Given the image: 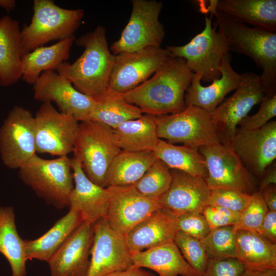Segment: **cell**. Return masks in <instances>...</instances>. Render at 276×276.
I'll list each match as a JSON object with an SVG mask.
<instances>
[{
  "label": "cell",
  "mask_w": 276,
  "mask_h": 276,
  "mask_svg": "<svg viewBox=\"0 0 276 276\" xmlns=\"http://www.w3.org/2000/svg\"><path fill=\"white\" fill-rule=\"evenodd\" d=\"M259 110L247 116L239 123L240 129L255 130L261 128L276 116V95L264 96Z\"/></svg>",
  "instance_id": "ab89813d"
},
{
  "label": "cell",
  "mask_w": 276,
  "mask_h": 276,
  "mask_svg": "<svg viewBox=\"0 0 276 276\" xmlns=\"http://www.w3.org/2000/svg\"><path fill=\"white\" fill-rule=\"evenodd\" d=\"M259 235L269 241L276 243V211L268 210L263 220Z\"/></svg>",
  "instance_id": "ee69618b"
},
{
  "label": "cell",
  "mask_w": 276,
  "mask_h": 276,
  "mask_svg": "<svg viewBox=\"0 0 276 276\" xmlns=\"http://www.w3.org/2000/svg\"><path fill=\"white\" fill-rule=\"evenodd\" d=\"M19 22L8 15L0 18V85L16 83L22 75Z\"/></svg>",
  "instance_id": "d4e9b609"
},
{
  "label": "cell",
  "mask_w": 276,
  "mask_h": 276,
  "mask_svg": "<svg viewBox=\"0 0 276 276\" xmlns=\"http://www.w3.org/2000/svg\"><path fill=\"white\" fill-rule=\"evenodd\" d=\"M156 159L152 151L121 150L109 167L105 188L133 186Z\"/></svg>",
  "instance_id": "4dcf8cb0"
},
{
  "label": "cell",
  "mask_w": 276,
  "mask_h": 276,
  "mask_svg": "<svg viewBox=\"0 0 276 276\" xmlns=\"http://www.w3.org/2000/svg\"><path fill=\"white\" fill-rule=\"evenodd\" d=\"M158 139L171 144L181 143L195 150L221 143L210 113L196 106L155 117Z\"/></svg>",
  "instance_id": "ba28073f"
},
{
  "label": "cell",
  "mask_w": 276,
  "mask_h": 276,
  "mask_svg": "<svg viewBox=\"0 0 276 276\" xmlns=\"http://www.w3.org/2000/svg\"><path fill=\"white\" fill-rule=\"evenodd\" d=\"M174 242L185 259L198 276H203L209 257L201 241L181 231H178Z\"/></svg>",
  "instance_id": "8d00e7d4"
},
{
  "label": "cell",
  "mask_w": 276,
  "mask_h": 276,
  "mask_svg": "<svg viewBox=\"0 0 276 276\" xmlns=\"http://www.w3.org/2000/svg\"><path fill=\"white\" fill-rule=\"evenodd\" d=\"M237 259L245 268H276V244L258 233L238 230L235 234Z\"/></svg>",
  "instance_id": "f546056e"
},
{
  "label": "cell",
  "mask_w": 276,
  "mask_h": 276,
  "mask_svg": "<svg viewBox=\"0 0 276 276\" xmlns=\"http://www.w3.org/2000/svg\"><path fill=\"white\" fill-rule=\"evenodd\" d=\"M240 276H276V268L260 269L245 268Z\"/></svg>",
  "instance_id": "c3c4849f"
},
{
  "label": "cell",
  "mask_w": 276,
  "mask_h": 276,
  "mask_svg": "<svg viewBox=\"0 0 276 276\" xmlns=\"http://www.w3.org/2000/svg\"><path fill=\"white\" fill-rule=\"evenodd\" d=\"M172 181L167 191L157 200L161 208L175 216L201 213L208 204L211 190L205 179L171 169Z\"/></svg>",
  "instance_id": "ffe728a7"
},
{
  "label": "cell",
  "mask_w": 276,
  "mask_h": 276,
  "mask_svg": "<svg viewBox=\"0 0 276 276\" xmlns=\"http://www.w3.org/2000/svg\"><path fill=\"white\" fill-rule=\"evenodd\" d=\"M0 253L8 262L12 276H26V262L24 240L19 235L14 209L0 206Z\"/></svg>",
  "instance_id": "1f68e13d"
},
{
  "label": "cell",
  "mask_w": 276,
  "mask_h": 276,
  "mask_svg": "<svg viewBox=\"0 0 276 276\" xmlns=\"http://www.w3.org/2000/svg\"><path fill=\"white\" fill-rule=\"evenodd\" d=\"M84 14L81 9L62 8L52 0H34L31 21L20 31L21 56L50 41L74 36Z\"/></svg>",
  "instance_id": "5b68a950"
},
{
  "label": "cell",
  "mask_w": 276,
  "mask_h": 276,
  "mask_svg": "<svg viewBox=\"0 0 276 276\" xmlns=\"http://www.w3.org/2000/svg\"><path fill=\"white\" fill-rule=\"evenodd\" d=\"M212 26V16L205 18L203 30L187 44L166 48L172 58L183 59L187 67L201 76V81L211 82L220 78L219 68L224 56L231 51L228 41Z\"/></svg>",
  "instance_id": "52a82bcc"
},
{
  "label": "cell",
  "mask_w": 276,
  "mask_h": 276,
  "mask_svg": "<svg viewBox=\"0 0 276 276\" xmlns=\"http://www.w3.org/2000/svg\"><path fill=\"white\" fill-rule=\"evenodd\" d=\"M268 209L260 191L252 195L251 198L240 213L238 223L234 225L236 231L244 230L259 233Z\"/></svg>",
  "instance_id": "74e56055"
},
{
  "label": "cell",
  "mask_w": 276,
  "mask_h": 276,
  "mask_svg": "<svg viewBox=\"0 0 276 276\" xmlns=\"http://www.w3.org/2000/svg\"><path fill=\"white\" fill-rule=\"evenodd\" d=\"M201 213L205 217L211 229L236 225L240 213L215 205H206Z\"/></svg>",
  "instance_id": "b9f144b4"
},
{
  "label": "cell",
  "mask_w": 276,
  "mask_h": 276,
  "mask_svg": "<svg viewBox=\"0 0 276 276\" xmlns=\"http://www.w3.org/2000/svg\"><path fill=\"white\" fill-rule=\"evenodd\" d=\"M263 177L260 184V191L265 187L275 185L276 183V169L275 165L273 163L265 170L263 174Z\"/></svg>",
  "instance_id": "7dc6e473"
},
{
  "label": "cell",
  "mask_w": 276,
  "mask_h": 276,
  "mask_svg": "<svg viewBox=\"0 0 276 276\" xmlns=\"http://www.w3.org/2000/svg\"><path fill=\"white\" fill-rule=\"evenodd\" d=\"M83 221L80 212L70 209L43 235L34 240H24L28 260L36 259L47 263L55 252Z\"/></svg>",
  "instance_id": "4316f807"
},
{
  "label": "cell",
  "mask_w": 276,
  "mask_h": 276,
  "mask_svg": "<svg viewBox=\"0 0 276 276\" xmlns=\"http://www.w3.org/2000/svg\"><path fill=\"white\" fill-rule=\"evenodd\" d=\"M241 75V83L234 94L210 113L214 126L222 144L230 146L237 125L251 108L260 104L264 92L259 76L252 72Z\"/></svg>",
  "instance_id": "30bf717a"
},
{
  "label": "cell",
  "mask_w": 276,
  "mask_h": 276,
  "mask_svg": "<svg viewBox=\"0 0 276 276\" xmlns=\"http://www.w3.org/2000/svg\"><path fill=\"white\" fill-rule=\"evenodd\" d=\"M96 101L90 120L99 122L113 129L120 124L141 117L142 110L127 102L122 94L108 89L93 98Z\"/></svg>",
  "instance_id": "836d02e7"
},
{
  "label": "cell",
  "mask_w": 276,
  "mask_h": 276,
  "mask_svg": "<svg viewBox=\"0 0 276 276\" xmlns=\"http://www.w3.org/2000/svg\"><path fill=\"white\" fill-rule=\"evenodd\" d=\"M71 163L75 186L68 198V207L79 211L83 221L94 224L106 214L109 191L91 181L77 158H71Z\"/></svg>",
  "instance_id": "44dd1931"
},
{
  "label": "cell",
  "mask_w": 276,
  "mask_h": 276,
  "mask_svg": "<svg viewBox=\"0 0 276 276\" xmlns=\"http://www.w3.org/2000/svg\"><path fill=\"white\" fill-rule=\"evenodd\" d=\"M129 20L110 51L116 55L148 47H160L165 32L159 16L163 3L155 0H132Z\"/></svg>",
  "instance_id": "9c48e42d"
},
{
  "label": "cell",
  "mask_w": 276,
  "mask_h": 276,
  "mask_svg": "<svg viewBox=\"0 0 276 276\" xmlns=\"http://www.w3.org/2000/svg\"><path fill=\"white\" fill-rule=\"evenodd\" d=\"M20 180L47 203L57 209L68 206L74 188L71 158L44 159L35 154L19 169Z\"/></svg>",
  "instance_id": "277c9868"
},
{
  "label": "cell",
  "mask_w": 276,
  "mask_h": 276,
  "mask_svg": "<svg viewBox=\"0 0 276 276\" xmlns=\"http://www.w3.org/2000/svg\"><path fill=\"white\" fill-rule=\"evenodd\" d=\"M252 195L226 189L211 190L208 204L222 206L241 213L249 202Z\"/></svg>",
  "instance_id": "f35d334b"
},
{
  "label": "cell",
  "mask_w": 276,
  "mask_h": 276,
  "mask_svg": "<svg viewBox=\"0 0 276 276\" xmlns=\"http://www.w3.org/2000/svg\"><path fill=\"white\" fill-rule=\"evenodd\" d=\"M178 231L199 240L210 231L209 225L201 213H189L176 216Z\"/></svg>",
  "instance_id": "60d3db41"
},
{
  "label": "cell",
  "mask_w": 276,
  "mask_h": 276,
  "mask_svg": "<svg viewBox=\"0 0 276 276\" xmlns=\"http://www.w3.org/2000/svg\"><path fill=\"white\" fill-rule=\"evenodd\" d=\"M34 118L36 153L59 157L73 151L79 130L77 120L49 102L43 103Z\"/></svg>",
  "instance_id": "5bb4252c"
},
{
  "label": "cell",
  "mask_w": 276,
  "mask_h": 276,
  "mask_svg": "<svg viewBox=\"0 0 276 276\" xmlns=\"http://www.w3.org/2000/svg\"><path fill=\"white\" fill-rule=\"evenodd\" d=\"M172 58L166 48L148 47L116 55L108 90L123 94L147 80Z\"/></svg>",
  "instance_id": "4fadbf2b"
},
{
  "label": "cell",
  "mask_w": 276,
  "mask_h": 276,
  "mask_svg": "<svg viewBox=\"0 0 276 276\" xmlns=\"http://www.w3.org/2000/svg\"><path fill=\"white\" fill-rule=\"evenodd\" d=\"M178 231L176 216L160 208L132 227L125 239L134 253L174 241Z\"/></svg>",
  "instance_id": "603a6c76"
},
{
  "label": "cell",
  "mask_w": 276,
  "mask_h": 276,
  "mask_svg": "<svg viewBox=\"0 0 276 276\" xmlns=\"http://www.w3.org/2000/svg\"><path fill=\"white\" fill-rule=\"evenodd\" d=\"M36 154L35 121L28 109L14 106L0 128V156L9 169H19Z\"/></svg>",
  "instance_id": "7c38bea8"
},
{
  "label": "cell",
  "mask_w": 276,
  "mask_h": 276,
  "mask_svg": "<svg viewBox=\"0 0 276 276\" xmlns=\"http://www.w3.org/2000/svg\"><path fill=\"white\" fill-rule=\"evenodd\" d=\"M94 237L86 276H105L133 265L125 237L116 233L103 217L93 224Z\"/></svg>",
  "instance_id": "2e32d148"
},
{
  "label": "cell",
  "mask_w": 276,
  "mask_h": 276,
  "mask_svg": "<svg viewBox=\"0 0 276 276\" xmlns=\"http://www.w3.org/2000/svg\"><path fill=\"white\" fill-rule=\"evenodd\" d=\"M34 98L43 103H55L59 111L78 122L90 120L96 101L76 89L56 71L42 72L33 85Z\"/></svg>",
  "instance_id": "9a60e30c"
},
{
  "label": "cell",
  "mask_w": 276,
  "mask_h": 276,
  "mask_svg": "<svg viewBox=\"0 0 276 276\" xmlns=\"http://www.w3.org/2000/svg\"><path fill=\"white\" fill-rule=\"evenodd\" d=\"M105 276H155V275L149 271H146L133 265L129 268L119 271H116Z\"/></svg>",
  "instance_id": "bcb514c9"
},
{
  "label": "cell",
  "mask_w": 276,
  "mask_h": 276,
  "mask_svg": "<svg viewBox=\"0 0 276 276\" xmlns=\"http://www.w3.org/2000/svg\"><path fill=\"white\" fill-rule=\"evenodd\" d=\"M107 188L110 198L104 218L114 232L124 237L135 225L161 208L157 201L143 196L133 186Z\"/></svg>",
  "instance_id": "ac0fdd59"
},
{
  "label": "cell",
  "mask_w": 276,
  "mask_h": 276,
  "mask_svg": "<svg viewBox=\"0 0 276 276\" xmlns=\"http://www.w3.org/2000/svg\"><path fill=\"white\" fill-rule=\"evenodd\" d=\"M93 237V224L83 221L48 261L50 276H86Z\"/></svg>",
  "instance_id": "d6986e66"
},
{
  "label": "cell",
  "mask_w": 276,
  "mask_h": 276,
  "mask_svg": "<svg viewBox=\"0 0 276 276\" xmlns=\"http://www.w3.org/2000/svg\"><path fill=\"white\" fill-rule=\"evenodd\" d=\"M216 1L207 8L216 19L218 31L229 42L231 51L250 58L262 70L259 76L265 96L276 95V32L249 27L217 11Z\"/></svg>",
  "instance_id": "7a4b0ae2"
},
{
  "label": "cell",
  "mask_w": 276,
  "mask_h": 276,
  "mask_svg": "<svg viewBox=\"0 0 276 276\" xmlns=\"http://www.w3.org/2000/svg\"><path fill=\"white\" fill-rule=\"evenodd\" d=\"M153 152L170 169L178 170L204 179L208 176L205 159L198 150L184 145H175L159 139Z\"/></svg>",
  "instance_id": "d6a6232c"
},
{
  "label": "cell",
  "mask_w": 276,
  "mask_h": 276,
  "mask_svg": "<svg viewBox=\"0 0 276 276\" xmlns=\"http://www.w3.org/2000/svg\"><path fill=\"white\" fill-rule=\"evenodd\" d=\"M245 268L237 258H210L203 276H240Z\"/></svg>",
  "instance_id": "7bdbcfd3"
},
{
  "label": "cell",
  "mask_w": 276,
  "mask_h": 276,
  "mask_svg": "<svg viewBox=\"0 0 276 276\" xmlns=\"http://www.w3.org/2000/svg\"><path fill=\"white\" fill-rule=\"evenodd\" d=\"M230 146L252 175H263L276 158V121L255 130L237 128Z\"/></svg>",
  "instance_id": "e0dca14e"
},
{
  "label": "cell",
  "mask_w": 276,
  "mask_h": 276,
  "mask_svg": "<svg viewBox=\"0 0 276 276\" xmlns=\"http://www.w3.org/2000/svg\"><path fill=\"white\" fill-rule=\"evenodd\" d=\"M121 151L112 128L91 120L79 123L74 157L91 181L105 188L109 167Z\"/></svg>",
  "instance_id": "8992f818"
},
{
  "label": "cell",
  "mask_w": 276,
  "mask_h": 276,
  "mask_svg": "<svg viewBox=\"0 0 276 276\" xmlns=\"http://www.w3.org/2000/svg\"><path fill=\"white\" fill-rule=\"evenodd\" d=\"M112 131L118 145L125 151L153 152L159 139L155 117L148 114L126 121Z\"/></svg>",
  "instance_id": "f1b7e54d"
},
{
  "label": "cell",
  "mask_w": 276,
  "mask_h": 276,
  "mask_svg": "<svg viewBox=\"0 0 276 276\" xmlns=\"http://www.w3.org/2000/svg\"><path fill=\"white\" fill-rule=\"evenodd\" d=\"M75 42L84 48L83 52L73 63H62L56 71L78 91L95 98L108 89L116 55L109 50L105 29L101 26L75 39Z\"/></svg>",
  "instance_id": "3957f363"
},
{
  "label": "cell",
  "mask_w": 276,
  "mask_h": 276,
  "mask_svg": "<svg viewBox=\"0 0 276 276\" xmlns=\"http://www.w3.org/2000/svg\"><path fill=\"white\" fill-rule=\"evenodd\" d=\"M133 265L147 268L159 276H198L174 241L132 254Z\"/></svg>",
  "instance_id": "cb8c5ba5"
},
{
  "label": "cell",
  "mask_w": 276,
  "mask_h": 276,
  "mask_svg": "<svg viewBox=\"0 0 276 276\" xmlns=\"http://www.w3.org/2000/svg\"><path fill=\"white\" fill-rule=\"evenodd\" d=\"M234 225L211 229L201 240L209 259L237 258Z\"/></svg>",
  "instance_id": "d590c367"
},
{
  "label": "cell",
  "mask_w": 276,
  "mask_h": 276,
  "mask_svg": "<svg viewBox=\"0 0 276 276\" xmlns=\"http://www.w3.org/2000/svg\"><path fill=\"white\" fill-rule=\"evenodd\" d=\"M193 73L181 58H171L150 79L122 94L143 113L160 116L180 112L186 107L185 95Z\"/></svg>",
  "instance_id": "6da1fadb"
},
{
  "label": "cell",
  "mask_w": 276,
  "mask_h": 276,
  "mask_svg": "<svg viewBox=\"0 0 276 276\" xmlns=\"http://www.w3.org/2000/svg\"><path fill=\"white\" fill-rule=\"evenodd\" d=\"M215 8L244 24L276 32L275 0H217Z\"/></svg>",
  "instance_id": "484cf974"
},
{
  "label": "cell",
  "mask_w": 276,
  "mask_h": 276,
  "mask_svg": "<svg viewBox=\"0 0 276 276\" xmlns=\"http://www.w3.org/2000/svg\"><path fill=\"white\" fill-rule=\"evenodd\" d=\"M208 175L205 180L210 190L226 189L249 195L255 192V179L231 147L221 143L200 148Z\"/></svg>",
  "instance_id": "8fae6325"
},
{
  "label": "cell",
  "mask_w": 276,
  "mask_h": 276,
  "mask_svg": "<svg viewBox=\"0 0 276 276\" xmlns=\"http://www.w3.org/2000/svg\"><path fill=\"white\" fill-rule=\"evenodd\" d=\"M231 61L232 56L228 53L222 59L220 78L207 86L201 84V76L193 73L185 95L186 106H196L211 113L223 101L227 94L238 87L241 75L233 68Z\"/></svg>",
  "instance_id": "7402d4cb"
},
{
  "label": "cell",
  "mask_w": 276,
  "mask_h": 276,
  "mask_svg": "<svg viewBox=\"0 0 276 276\" xmlns=\"http://www.w3.org/2000/svg\"><path fill=\"white\" fill-rule=\"evenodd\" d=\"M170 170L157 158L133 186L143 196L157 201L170 187L172 179Z\"/></svg>",
  "instance_id": "e575fe53"
},
{
  "label": "cell",
  "mask_w": 276,
  "mask_h": 276,
  "mask_svg": "<svg viewBox=\"0 0 276 276\" xmlns=\"http://www.w3.org/2000/svg\"><path fill=\"white\" fill-rule=\"evenodd\" d=\"M260 192L268 210L276 211V188L275 185L268 186Z\"/></svg>",
  "instance_id": "f6af8a7d"
},
{
  "label": "cell",
  "mask_w": 276,
  "mask_h": 276,
  "mask_svg": "<svg viewBox=\"0 0 276 276\" xmlns=\"http://www.w3.org/2000/svg\"><path fill=\"white\" fill-rule=\"evenodd\" d=\"M72 36L48 47L42 46L21 56V79L33 85L41 74L46 71H56L70 57L71 48L75 40Z\"/></svg>",
  "instance_id": "83f0119b"
},
{
  "label": "cell",
  "mask_w": 276,
  "mask_h": 276,
  "mask_svg": "<svg viewBox=\"0 0 276 276\" xmlns=\"http://www.w3.org/2000/svg\"><path fill=\"white\" fill-rule=\"evenodd\" d=\"M0 7L7 11L13 10L16 7V1L14 0H0Z\"/></svg>",
  "instance_id": "681fc988"
}]
</instances>
